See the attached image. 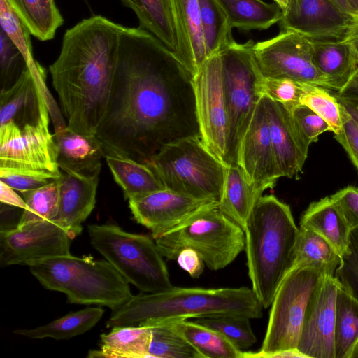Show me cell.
Wrapping results in <instances>:
<instances>
[{
  "instance_id": "8fae6325",
  "label": "cell",
  "mask_w": 358,
  "mask_h": 358,
  "mask_svg": "<svg viewBox=\"0 0 358 358\" xmlns=\"http://www.w3.org/2000/svg\"><path fill=\"white\" fill-rule=\"evenodd\" d=\"M57 145L49 129L46 95L37 122L18 126L14 122L0 125V167L44 172L59 179Z\"/></svg>"
},
{
  "instance_id": "5bb4252c",
  "label": "cell",
  "mask_w": 358,
  "mask_h": 358,
  "mask_svg": "<svg viewBox=\"0 0 358 358\" xmlns=\"http://www.w3.org/2000/svg\"><path fill=\"white\" fill-rule=\"evenodd\" d=\"M72 240L55 220H41L0 231V266L31 264L70 254Z\"/></svg>"
},
{
  "instance_id": "bcb514c9",
  "label": "cell",
  "mask_w": 358,
  "mask_h": 358,
  "mask_svg": "<svg viewBox=\"0 0 358 358\" xmlns=\"http://www.w3.org/2000/svg\"><path fill=\"white\" fill-rule=\"evenodd\" d=\"M289 111L298 130L309 145L317 141L322 134L331 132L328 123L308 107L299 105Z\"/></svg>"
},
{
  "instance_id": "f907efd6",
  "label": "cell",
  "mask_w": 358,
  "mask_h": 358,
  "mask_svg": "<svg viewBox=\"0 0 358 358\" xmlns=\"http://www.w3.org/2000/svg\"><path fill=\"white\" fill-rule=\"evenodd\" d=\"M0 201L1 203L17 207L21 209L26 208V203L15 190L11 187L0 180Z\"/></svg>"
},
{
  "instance_id": "836d02e7",
  "label": "cell",
  "mask_w": 358,
  "mask_h": 358,
  "mask_svg": "<svg viewBox=\"0 0 358 358\" xmlns=\"http://www.w3.org/2000/svg\"><path fill=\"white\" fill-rule=\"evenodd\" d=\"M104 310L100 307L86 308L70 313L62 317L32 329H16L13 333L31 339L52 338L69 339L81 335L94 327L101 320Z\"/></svg>"
},
{
  "instance_id": "d4e9b609",
  "label": "cell",
  "mask_w": 358,
  "mask_h": 358,
  "mask_svg": "<svg viewBox=\"0 0 358 358\" xmlns=\"http://www.w3.org/2000/svg\"><path fill=\"white\" fill-rule=\"evenodd\" d=\"M264 189L250 183L238 165L226 164L219 209L244 229L253 208Z\"/></svg>"
},
{
  "instance_id": "c3c4849f",
  "label": "cell",
  "mask_w": 358,
  "mask_h": 358,
  "mask_svg": "<svg viewBox=\"0 0 358 358\" xmlns=\"http://www.w3.org/2000/svg\"><path fill=\"white\" fill-rule=\"evenodd\" d=\"M350 228L358 227V187L348 185L330 196Z\"/></svg>"
},
{
  "instance_id": "e575fe53",
  "label": "cell",
  "mask_w": 358,
  "mask_h": 358,
  "mask_svg": "<svg viewBox=\"0 0 358 358\" xmlns=\"http://www.w3.org/2000/svg\"><path fill=\"white\" fill-rule=\"evenodd\" d=\"M358 341V299L341 285L336 298L335 358H349Z\"/></svg>"
},
{
  "instance_id": "5b68a950",
  "label": "cell",
  "mask_w": 358,
  "mask_h": 358,
  "mask_svg": "<svg viewBox=\"0 0 358 358\" xmlns=\"http://www.w3.org/2000/svg\"><path fill=\"white\" fill-rule=\"evenodd\" d=\"M29 266L44 288L65 294L71 303L106 306L113 310L133 296L129 282L107 260L69 255Z\"/></svg>"
},
{
  "instance_id": "30bf717a",
  "label": "cell",
  "mask_w": 358,
  "mask_h": 358,
  "mask_svg": "<svg viewBox=\"0 0 358 358\" xmlns=\"http://www.w3.org/2000/svg\"><path fill=\"white\" fill-rule=\"evenodd\" d=\"M253 44L251 40L244 43L234 41L220 52L228 114L226 164L238 165L242 138L261 97L257 86L262 75L255 59Z\"/></svg>"
},
{
  "instance_id": "3957f363",
  "label": "cell",
  "mask_w": 358,
  "mask_h": 358,
  "mask_svg": "<svg viewBox=\"0 0 358 358\" xmlns=\"http://www.w3.org/2000/svg\"><path fill=\"white\" fill-rule=\"evenodd\" d=\"M243 231L251 289L268 308L293 266L299 228L289 206L270 194L258 199Z\"/></svg>"
},
{
  "instance_id": "2e32d148",
  "label": "cell",
  "mask_w": 358,
  "mask_h": 358,
  "mask_svg": "<svg viewBox=\"0 0 358 358\" xmlns=\"http://www.w3.org/2000/svg\"><path fill=\"white\" fill-rule=\"evenodd\" d=\"M237 164L250 183L265 190L273 188L280 178L273 150L266 96L258 101L242 138Z\"/></svg>"
},
{
  "instance_id": "d590c367",
  "label": "cell",
  "mask_w": 358,
  "mask_h": 358,
  "mask_svg": "<svg viewBox=\"0 0 358 358\" xmlns=\"http://www.w3.org/2000/svg\"><path fill=\"white\" fill-rule=\"evenodd\" d=\"M138 325L147 326L151 329L148 357L203 358L192 345L166 322L147 320Z\"/></svg>"
},
{
  "instance_id": "603a6c76",
  "label": "cell",
  "mask_w": 358,
  "mask_h": 358,
  "mask_svg": "<svg viewBox=\"0 0 358 358\" xmlns=\"http://www.w3.org/2000/svg\"><path fill=\"white\" fill-rule=\"evenodd\" d=\"M59 206L52 220L64 228L72 239L79 235L94 208L99 178H88L62 171L59 178Z\"/></svg>"
},
{
  "instance_id": "4dcf8cb0",
  "label": "cell",
  "mask_w": 358,
  "mask_h": 358,
  "mask_svg": "<svg viewBox=\"0 0 358 358\" xmlns=\"http://www.w3.org/2000/svg\"><path fill=\"white\" fill-rule=\"evenodd\" d=\"M136 14L140 28L155 36L174 53L176 41L171 0H120Z\"/></svg>"
},
{
  "instance_id": "83f0119b",
  "label": "cell",
  "mask_w": 358,
  "mask_h": 358,
  "mask_svg": "<svg viewBox=\"0 0 358 358\" xmlns=\"http://www.w3.org/2000/svg\"><path fill=\"white\" fill-rule=\"evenodd\" d=\"M104 159L128 200L165 188L145 164L114 154H105Z\"/></svg>"
},
{
  "instance_id": "9c48e42d",
  "label": "cell",
  "mask_w": 358,
  "mask_h": 358,
  "mask_svg": "<svg viewBox=\"0 0 358 358\" xmlns=\"http://www.w3.org/2000/svg\"><path fill=\"white\" fill-rule=\"evenodd\" d=\"M326 275L309 268H292L273 298L268 327L259 352H243V358H264L278 351L297 349L308 304Z\"/></svg>"
},
{
  "instance_id": "484cf974",
  "label": "cell",
  "mask_w": 358,
  "mask_h": 358,
  "mask_svg": "<svg viewBox=\"0 0 358 358\" xmlns=\"http://www.w3.org/2000/svg\"><path fill=\"white\" fill-rule=\"evenodd\" d=\"M300 226L322 235L341 256L346 252L352 229L330 196L312 202L302 215Z\"/></svg>"
},
{
  "instance_id": "4fadbf2b",
  "label": "cell",
  "mask_w": 358,
  "mask_h": 358,
  "mask_svg": "<svg viewBox=\"0 0 358 358\" xmlns=\"http://www.w3.org/2000/svg\"><path fill=\"white\" fill-rule=\"evenodd\" d=\"M201 137L222 162L227 155L228 114L220 52L208 58L192 78Z\"/></svg>"
},
{
  "instance_id": "f5cc1de1",
  "label": "cell",
  "mask_w": 358,
  "mask_h": 358,
  "mask_svg": "<svg viewBox=\"0 0 358 358\" xmlns=\"http://www.w3.org/2000/svg\"><path fill=\"white\" fill-rule=\"evenodd\" d=\"M341 39L351 43L358 54V14L351 15L350 22Z\"/></svg>"
},
{
  "instance_id": "8d00e7d4",
  "label": "cell",
  "mask_w": 358,
  "mask_h": 358,
  "mask_svg": "<svg viewBox=\"0 0 358 358\" xmlns=\"http://www.w3.org/2000/svg\"><path fill=\"white\" fill-rule=\"evenodd\" d=\"M207 58L220 52L234 40L227 15L215 0H198Z\"/></svg>"
},
{
  "instance_id": "d6986e66",
  "label": "cell",
  "mask_w": 358,
  "mask_h": 358,
  "mask_svg": "<svg viewBox=\"0 0 358 358\" xmlns=\"http://www.w3.org/2000/svg\"><path fill=\"white\" fill-rule=\"evenodd\" d=\"M273 150L280 177L297 178L310 145L298 130L290 111L266 96Z\"/></svg>"
},
{
  "instance_id": "52a82bcc",
  "label": "cell",
  "mask_w": 358,
  "mask_h": 358,
  "mask_svg": "<svg viewBox=\"0 0 358 358\" xmlns=\"http://www.w3.org/2000/svg\"><path fill=\"white\" fill-rule=\"evenodd\" d=\"M90 243L129 283L143 293L166 290L173 285L155 241L113 224L87 227Z\"/></svg>"
},
{
  "instance_id": "4316f807",
  "label": "cell",
  "mask_w": 358,
  "mask_h": 358,
  "mask_svg": "<svg viewBox=\"0 0 358 358\" xmlns=\"http://www.w3.org/2000/svg\"><path fill=\"white\" fill-rule=\"evenodd\" d=\"M151 336V329L147 326L114 327L101 335L100 349L90 350L87 357L146 358Z\"/></svg>"
},
{
  "instance_id": "6da1fadb",
  "label": "cell",
  "mask_w": 358,
  "mask_h": 358,
  "mask_svg": "<svg viewBox=\"0 0 358 358\" xmlns=\"http://www.w3.org/2000/svg\"><path fill=\"white\" fill-rule=\"evenodd\" d=\"M95 136L105 154L143 164L166 144L201 137L192 75L145 29L122 26L108 101Z\"/></svg>"
},
{
  "instance_id": "f6af8a7d",
  "label": "cell",
  "mask_w": 358,
  "mask_h": 358,
  "mask_svg": "<svg viewBox=\"0 0 358 358\" xmlns=\"http://www.w3.org/2000/svg\"><path fill=\"white\" fill-rule=\"evenodd\" d=\"M57 180L54 176L29 169L0 167V180L20 193L44 186Z\"/></svg>"
},
{
  "instance_id": "7402d4cb",
  "label": "cell",
  "mask_w": 358,
  "mask_h": 358,
  "mask_svg": "<svg viewBox=\"0 0 358 358\" xmlns=\"http://www.w3.org/2000/svg\"><path fill=\"white\" fill-rule=\"evenodd\" d=\"M53 135L61 171L88 178L99 177L105 152L96 136L81 134L67 125L57 127Z\"/></svg>"
},
{
  "instance_id": "74e56055",
  "label": "cell",
  "mask_w": 358,
  "mask_h": 358,
  "mask_svg": "<svg viewBox=\"0 0 358 358\" xmlns=\"http://www.w3.org/2000/svg\"><path fill=\"white\" fill-rule=\"evenodd\" d=\"M59 179L41 187L22 192L26 203L17 226L41 220H52L59 212Z\"/></svg>"
},
{
  "instance_id": "ac0fdd59",
  "label": "cell",
  "mask_w": 358,
  "mask_h": 358,
  "mask_svg": "<svg viewBox=\"0 0 358 358\" xmlns=\"http://www.w3.org/2000/svg\"><path fill=\"white\" fill-rule=\"evenodd\" d=\"M351 15L332 0H289L282 11L281 31L292 30L312 40L341 39Z\"/></svg>"
},
{
  "instance_id": "ba28073f",
  "label": "cell",
  "mask_w": 358,
  "mask_h": 358,
  "mask_svg": "<svg viewBox=\"0 0 358 358\" xmlns=\"http://www.w3.org/2000/svg\"><path fill=\"white\" fill-rule=\"evenodd\" d=\"M155 241L166 259L176 260L180 251L191 248L213 271L225 268L245 250L243 229L218 206L198 213Z\"/></svg>"
},
{
  "instance_id": "f1b7e54d",
  "label": "cell",
  "mask_w": 358,
  "mask_h": 358,
  "mask_svg": "<svg viewBox=\"0 0 358 358\" xmlns=\"http://www.w3.org/2000/svg\"><path fill=\"white\" fill-rule=\"evenodd\" d=\"M341 262V256L324 237L308 227H299L292 268L309 267L326 276H334Z\"/></svg>"
},
{
  "instance_id": "11a10c76",
  "label": "cell",
  "mask_w": 358,
  "mask_h": 358,
  "mask_svg": "<svg viewBox=\"0 0 358 358\" xmlns=\"http://www.w3.org/2000/svg\"><path fill=\"white\" fill-rule=\"evenodd\" d=\"M292 357H301L306 358V357L301 354L298 349L285 350L278 351L271 354H268L264 357V358H292Z\"/></svg>"
},
{
  "instance_id": "f546056e",
  "label": "cell",
  "mask_w": 358,
  "mask_h": 358,
  "mask_svg": "<svg viewBox=\"0 0 358 358\" xmlns=\"http://www.w3.org/2000/svg\"><path fill=\"white\" fill-rule=\"evenodd\" d=\"M231 27L244 31L267 29L279 22L282 10L276 3L262 0H215Z\"/></svg>"
},
{
  "instance_id": "7dc6e473",
  "label": "cell",
  "mask_w": 358,
  "mask_h": 358,
  "mask_svg": "<svg viewBox=\"0 0 358 358\" xmlns=\"http://www.w3.org/2000/svg\"><path fill=\"white\" fill-rule=\"evenodd\" d=\"M341 104V103H340ZM342 127L334 138L342 145L358 171V122L341 105Z\"/></svg>"
},
{
  "instance_id": "680465c9",
  "label": "cell",
  "mask_w": 358,
  "mask_h": 358,
  "mask_svg": "<svg viewBox=\"0 0 358 358\" xmlns=\"http://www.w3.org/2000/svg\"><path fill=\"white\" fill-rule=\"evenodd\" d=\"M349 358H358V341L354 345L350 355Z\"/></svg>"
},
{
  "instance_id": "ffe728a7",
  "label": "cell",
  "mask_w": 358,
  "mask_h": 358,
  "mask_svg": "<svg viewBox=\"0 0 358 358\" xmlns=\"http://www.w3.org/2000/svg\"><path fill=\"white\" fill-rule=\"evenodd\" d=\"M45 70L35 72L27 66L14 83L0 94V125L18 126L38 121L45 94Z\"/></svg>"
},
{
  "instance_id": "1f68e13d",
  "label": "cell",
  "mask_w": 358,
  "mask_h": 358,
  "mask_svg": "<svg viewBox=\"0 0 358 358\" xmlns=\"http://www.w3.org/2000/svg\"><path fill=\"white\" fill-rule=\"evenodd\" d=\"M162 322H166L184 337L203 358H243V350L210 328L187 320Z\"/></svg>"
},
{
  "instance_id": "7a4b0ae2",
  "label": "cell",
  "mask_w": 358,
  "mask_h": 358,
  "mask_svg": "<svg viewBox=\"0 0 358 358\" xmlns=\"http://www.w3.org/2000/svg\"><path fill=\"white\" fill-rule=\"evenodd\" d=\"M122 26L101 15L81 20L49 66L67 126L81 134L95 136L106 111Z\"/></svg>"
},
{
  "instance_id": "7c38bea8",
  "label": "cell",
  "mask_w": 358,
  "mask_h": 358,
  "mask_svg": "<svg viewBox=\"0 0 358 358\" xmlns=\"http://www.w3.org/2000/svg\"><path fill=\"white\" fill-rule=\"evenodd\" d=\"M312 47V39L282 30L270 39L254 43L252 50L262 76L289 78L329 89L325 77L313 61Z\"/></svg>"
},
{
  "instance_id": "9a60e30c",
  "label": "cell",
  "mask_w": 358,
  "mask_h": 358,
  "mask_svg": "<svg viewBox=\"0 0 358 358\" xmlns=\"http://www.w3.org/2000/svg\"><path fill=\"white\" fill-rule=\"evenodd\" d=\"M129 206L136 221L155 239L218 203L164 188L129 199Z\"/></svg>"
},
{
  "instance_id": "cb8c5ba5",
  "label": "cell",
  "mask_w": 358,
  "mask_h": 358,
  "mask_svg": "<svg viewBox=\"0 0 358 358\" xmlns=\"http://www.w3.org/2000/svg\"><path fill=\"white\" fill-rule=\"evenodd\" d=\"M313 61L325 77L329 89L338 92L358 66V54L343 39L312 40Z\"/></svg>"
},
{
  "instance_id": "6f0895ef",
  "label": "cell",
  "mask_w": 358,
  "mask_h": 358,
  "mask_svg": "<svg viewBox=\"0 0 358 358\" xmlns=\"http://www.w3.org/2000/svg\"><path fill=\"white\" fill-rule=\"evenodd\" d=\"M350 6L354 11V14H358V0H348Z\"/></svg>"
},
{
  "instance_id": "7bdbcfd3",
  "label": "cell",
  "mask_w": 358,
  "mask_h": 358,
  "mask_svg": "<svg viewBox=\"0 0 358 358\" xmlns=\"http://www.w3.org/2000/svg\"><path fill=\"white\" fill-rule=\"evenodd\" d=\"M334 277L345 289L358 299V227L351 230L348 247Z\"/></svg>"
},
{
  "instance_id": "91938a15",
  "label": "cell",
  "mask_w": 358,
  "mask_h": 358,
  "mask_svg": "<svg viewBox=\"0 0 358 358\" xmlns=\"http://www.w3.org/2000/svg\"><path fill=\"white\" fill-rule=\"evenodd\" d=\"M283 11L287 6L289 0H273Z\"/></svg>"
},
{
  "instance_id": "9f6ffc18",
  "label": "cell",
  "mask_w": 358,
  "mask_h": 358,
  "mask_svg": "<svg viewBox=\"0 0 358 358\" xmlns=\"http://www.w3.org/2000/svg\"><path fill=\"white\" fill-rule=\"evenodd\" d=\"M343 12L352 15L354 11L350 6L348 0H332Z\"/></svg>"
},
{
  "instance_id": "681fc988",
  "label": "cell",
  "mask_w": 358,
  "mask_h": 358,
  "mask_svg": "<svg viewBox=\"0 0 358 358\" xmlns=\"http://www.w3.org/2000/svg\"><path fill=\"white\" fill-rule=\"evenodd\" d=\"M181 268L194 278H199L204 270L205 263L201 257L194 250L186 248L180 251L176 258Z\"/></svg>"
},
{
  "instance_id": "f35d334b",
  "label": "cell",
  "mask_w": 358,
  "mask_h": 358,
  "mask_svg": "<svg viewBox=\"0 0 358 358\" xmlns=\"http://www.w3.org/2000/svg\"><path fill=\"white\" fill-rule=\"evenodd\" d=\"M250 320L242 315L220 314L197 317L194 322L216 331L236 348L243 350L257 341Z\"/></svg>"
},
{
  "instance_id": "ab89813d",
  "label": "cell",
  "mask_w": 358,
  "mask_h": 358,
  "mask_svg": "<svg viewBox=\"0 0 358 358\" xmlns=\"http://www.w3.org/2000/svg\"><path fill=\"white\" fill-rule=\"evenodd\" d=\"M0 24L1 29L20 51L26 66L34 71L42 69L34 56L30 31L7 0H0Z\"/></svg>"
},
{
  "instance_id": "db71d44e",
  "label": "cell",
  "mask_w": 358,
  "mask_h": 358,
  "mask_svg": "<svg viewBox=\"0 0 358 358\" xmlns=\"http://www.w3.org/2000/svg\"><path fill=\"white\" fill-rule=\"evenodd\" d=\"M336 97L343 108L358 122V100Z\"/></svg>"
},
{
  "instance_id": "816d5d0a",
  "label": "cell",
  "mask_w": 358,
  "mask_h": 358,
  "mask_svg": "<svg viewBox=\"0 0 358 358\" xmlns=\"http://www.w3.org/2000/svg\"><path fill=\"white\" fill-rule=\"evenodd\" d=\"M335 94L341 99L358 100V66L346 84Z\"/></svg>"
},
{
  "instance_id": "277c9868",
  "label": "cell",
  "mask_w": 358,
  "mask_h": 358,
  "mask_svg": "<svg viewBox=\"0 0 358 358\" xmlns=\"http://www.w3.org/2000/svg\"><path fill=\"white\" fill-rule=\"evenodd\" d=\"M262 306L246 287L206 289L173 287L132 296L113 310L107 327L138 325L147 320H178L230 314L250 319L262 317Z\"/></svg>"
},
{
  "instance_id": "8992f818",
  "label": "cell",
  "mask_w": 358,
  "mask_h": 358,
  "mask_svg": "<svg viewBox=\"0 0 358 358\" xmlns=\"http://www.w3.org/2000/svg\"><path fill=\"white\" fill-rule=\"evenodd\" d=\"M145 164L166 189L218 203L222 198L226 164L200 136L166 144Z\"/></svg>"
},
{
  "instance_id": "60d3db41",
  "label": "cell",
  "mask_w": 358,
  "mask_h": 358,
  "mask_svg": "<svg viewBox=\"0 0 358 358\" xmlns=\"http://www.w3.org/2000/svg\"><path fill=\"white\" fill-rule=\"evenodd\" d=\"M301 105L306 106L325 120L334 134L342 127L341 104L335 94L329 89L308 84L301 99Z\"/></svg>"
},
{
  "instance_id": "d6a6232c",
  "label": "cell",
  "mask_w": 358,
  "mask_h": 358,
  "mask_svg": "<svg viewBox=\"0 0 358 358\" xmlns=\"http://www.w3.org/2000/svg\"><path fill=\"white\" fill-rule=\"evenodd\" d=\"M31 34L41 41L52 40L64 23L55 0H7Z\"/></svg>"
},
{
  "instance_id": "b9f144b4",
  "label": "cell",
  "mask_w": 358,
  "mask_h": 358,
  "mask_svg": "<svg viewBox=\"0 0 358 358\" xmlns=\"http://www.w3.org/2000/svg\"><path fill=\"white\" fill-rule=\"evenodd\" d=\"M308 83L289 78L261 76L257 90L259 95L266 96L284 105L289 110L301 105V99Z\"/></svg>"
},
{
  "instance_id": "44dd1931",
  "label": "cell",
  "mask_w": 358,
  "mask_h": 358,
  "mask_svg": "<svg viewBox=\"0 0 358 358\" xmlns=\"http://www.w3.org/2000/svg\"><path fill=\"white\" fill-rule=\"evenodd\" d=\"M176 50L175 55L192 78L206 60L198 0H171Z\"/></svg>"
},
{
  "instance_id": "e0dca14e",
  "label": "cell",
  "mask_w": 358,
  "mask_h": 358,
  "mask_svg": "<svg viewBox=\"0 0 358 358\" xmlns=\"http://www.w3.org/2000/svg\"><path fill=\"white\" fill-rule=\"evenodd\" d=\"M338 285L334 276H326L308 304L297 346L306 358H335Z\"/></svg>"
},
{
  "instance_id": "ee69618b",
  "label": "cell",
  "mask_w": 358,
  "mask_h": 358,
  "mask_svg": "<svg viewBox=\"0 0 358 358\" xmlns=\"http://www.w3.org/2000/svg\"><path fill=\"white\" fill-rule=\"evenodd\" d=\"M26 67L19 49L0 28V78L1 90L11 86Z\"/></svg>"
}]
</instances>
